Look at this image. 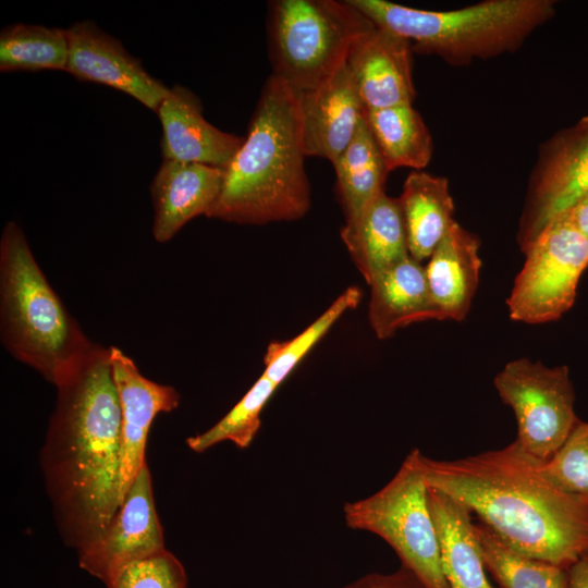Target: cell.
<instances>
[{
	"label": "cell",
	"mask_w": 588,
	"mask_h": 588,
	"mask_svg": "<svg viewBox=\"0 0 588 588\" xmlns=\"http://www.w3.org/2000/svg\"><path fill=\"white\" fill-rule=\"evenodd\" d=\"M54 385L40 466L58 530L79 552L120 507L121 408L109 347L95 343Z\"/></svg>",
	"instance_id": "obj_1"
},
{
	"label": "cell",
	"mask_w": 588,
	"mask_h": 588,
	"mask_svg": "<svg viewBox=\"0 0 588 588\" xmlns=\"http://www.w3.org/2000/svg\"><path fill=\"white\" fill-rule=\"evenodd\" d=\"M542 462L515 441L453 461L421 456L427 486L463 503L510 549L568 568L588 551V504L556 486Z\"/></svg>",
	"instance_id": "obj_2"
},
{
	"label": "cell",
	"mask_w": 588,
	"mask_h": 588,
	"mask_svg": "<svg viewBox=\"0 0 588 588\" xmlns=\"http://www.w3.org/2000/svg\"><path fill=\"white\" fill-rule=\"evenodd\" d=\"M305 157L298 94L271 74L206 217L238 224L303 218L311 204Z\"/></svg>",
	"instance_id": "obj_3"
},
{
	"label": "cell",
	"mask_w": 588,
	"mask_h": 588,
	"mask_svg": "<svg viewBox=\"0 0 588 588\" xmlns=\"http://www.w3.org/2000/svg\"><path fill=\"white\" fill-rule=\"evenodd\" d=\"M0 335L15 359L52 384L95 345L50 285L15 221L5 223L0 238Z\"/></svg>",
	"instance_id": "obj_4"
},
{
	"label": "cell",
	"mask_w": 588,
	"mask_h": 588,
	"mask_svg": "<svg viewBox=\"0 0 588 588\" xmlns=\"http://www.w3.org/2000/svg\"><path fill=\"white\" fill-rule=\"evenodd\" d=\"M376 25L451 65H468L514 52L556 13L552 0H486L449 11L422 10L385 0H350Z\"/></svg>",
	"instance_id": "obj_5"
},
{
	"label": "cell",
	"mask_w": 588,
	"mask_h": 588,
	"mask_svg": "<svg viewBox=\"0 0 588 588\" xmlns=\"http://www.w3.org/2000/svg\"><path fill=\"white\" fill-rule=\"evenodd\" d=\"M375 23L350 0H279L271 4L273 75L297 94L329 79Z\"/></svg>",
	"instance_id": "obj_6"
},
{
	"label": "cell",
	"mask_w": 588,
	"mask_h": 588,
	"mask_svg": "<svg viewBox=\"0 0 588 588\" xmlns=\"http://www.w3.org/2000/svg\"><path fill=\"white\" fill-rule=\"evenodd\" d=\"M421 452L412 450L395 475L373 494L343 506L345 524L382 538L425 588H449L428 505Z\"/></svg>",
	"instance_id": "obj_7"
},
{
	"label": "cell",
	"mask_w": 588,
	"mask_h": 588,
	"mask_svg": "<svg viewBox=\"0 0 588 588\" xmlns=\"http://www.w3.org/2000/svg\"><path fill=\"white\" fill-rule=\"evenodd\" d=\"M523 253L526 259L506 301L510 318L529 324L558 320L573 306L588 268V240L559 216Z\"/></svg>",
	"instance_id": "obj_8"
},
{
	"label": "cell",
	"mask_w": 588,
	"mask_h": 588,
	"mask_svg": "<svg viewBox=\"0 0 588 588\" xmlns=\"http://www.w3.org/2000/svg\"><path fill=\"white\" fill-rule=\"evenodd\" d=\"M493 384L514 412L515 442L532 457L548 461L579 421L568 368L518 358L503 367Z\"/></svg>",
	"instance_id": "obj_9"
},
{
	"label": "cell",
	"mask_w": 588,
	"mask_h": 588,
	"mask_svg": "<svg viewBox=\"0 0 588 588\" xmlns=\"http://www.w3.org/2000/svg\"><path fill=\"white\" fill-rule=\"evenodd\" d=\"M588 195V115L542 144L518 230L524 252L556 217Z\"/></svg>",
	"instance_id": "obj_10"
},
{
	"label": "cell",
	"mask_w": 588,
	"mask_h": 588,
	"mask_svg": "<svg viewBox=\"0 0 588 588\" xmlns=\"http://www.w3.org/2000/svg\"><path fill=\"white\" fill-rule=\"evenodd\" d=\"M164 549L146 462L105 532L78 552V564L106 585L122 567Z\"/></svg>",
	"instance_id": "obj_11"
},
{
	"label": "cell",
	"mask_w": 588,
	"mask_h": 588,
	"mask_svg": "<svg viewBox=\"0 0 588 588\" xmlns=\"http://www.w3.org/2000/svg\"><path fill=\"white\" fill-rule=\"evenodd\" d=\"M69 59L65 72L82 82L118 89L157 112L169 89L151 76L140 60L128 53L119 39L93 21L66 28Z\"/></svg>",
	"instance_id": "obj_12"
},
{
	"label": "cell",
	"mask_w": 588,
	"mask_h": 588,
	"mask_svg": "<svg viewBox=\"0 0 588 588\" xmlns=\"http://www.w3.org/2000/svg\"><path fill=\"white\" fill-rule=\"evenodd\" d=\"M113 381L121 408L120 506L142 466L146 463L148 432L159 413L177 408L181 396L171 385L144 377L134 360L110 346Z\"/></svg>",
	"instance_id": "obj_13"
},
{
	"label": "cell",
	"mask_w": 588,
	"mask_h": 588,
	"mask_svg": "<svg viewBox=\"0 0 588 588\" xmlns=\"http://www.w3.org/2000/svg\"><path fill=\"white\" fill-rule=\"evenodd\" d=\"M305 156L333 163L366 119V107L347 63L314 89L298 94Z\"/></svg>",
	"instance_id": "obj_14"
},
{
	"label": "cell",
	"mask_w": 588,
	"mask_h": 588,
	"mask_svg": "<svg viewBox=\"0 0 588 588\" xmlns=\"http://www.w3.org/2000/svg\"><path fill=\"white\" fill-rule=\"evenodd\" d=\"M162 136V158L225 169L244 138L210 124L203 115L199 98L185 86L169 89L157 110Z\"/></svg>",
	"instance_id": "obj_15"
},
{
	"label": "cell",
	"mask_w": 588,
	"mask_h": 588,
	"mask_svg": "<svg viewBox=\"0 0 588 588\" xmlns=\"http://www.w3.org/2000/svg\"><path fill=\"white\" fill-rule=\"evenodd\" d=\"M412 53L407 40L378 25L356 41L347 65L367 111L413 103Z\"/></svg>",
	"instance_id": "obj_16"
},
{
	"label": "cell",
	"mask_w": 588,
	"mask_h": 588,
	"mask_svg": "<svg viewBox=\"0 0 588 588\" xmlns=\"http://www.w3.org/2000/svg\"><path fill=\"white\" fill-rule=\"evenodd\" d=\"M223 175L220 168L163 159L150 185L155 240L166 243L188 221L206 216L220 194Z\"/></svg>",
	"instance_id": "obj_17"
},
{
	"label": "cell",
	"mask_w": 588,
	"mask_h": 588,
	"mask_svg": "<svg viewBox=\"0 0 588 588\" xmlns=\"http://www.w3.org/2000/svg\"><path fill=\"white\" fill-rule=\"evenodd\" d=\"M480 241L456 221L425 266L428 287L440 320L466 318L479 284Z\"/></svg>",
	"instance_id": "obj_18"
},
{
	"label": "cell",
	"mask_w": 588,
	"mask_h": 588,
	"mask_svg": "<svg viewBox=\"0 0 588 588\" xmlns=\"http://www.w3.org/2000/svg\"><path fill=\"white\" fill-rule=\"evenodd\" d=\"M368 285L369 323L380 340L412 323L440 320L425 267L411 255L377 274Z\"/></svg>",
	"instance_id": "obj_19"
},
{
	"label": "cell",
	"mask_w": 588,
	"mask_h": 588,
	"mask_svg": "<svg viewBox=\"0 0 588 588\" xmlns=\"http://www.w3.org/2000/svg\"><path fill=\"white\" fill-rule=\"evenodd\" d=\"M341 238L367 284L377 274L409 256L399 199L388 196L385 192L355 219L344 222Z\"/></svg>",
	"instance_id": "obj_20"
},
{
	"label": "cell",
	"mask_w": 588,
	"mask_h": 588,
	"mask_svg": "<svg viewBox=\"0 0 588 588\" xmlns=\"http://www.w3.org/2000/svg\"><path fill=\"white\" fill-rule=\"evenodd\" d=\"M427 498L449 588H493L487 578L471 512L463 503L429 486Z\"/></svg>",
	"instance_id": "obj_21"
},
{
	"label": "cell",
	"mask_w": 588,
	"mask_h": 588,
	"mask_svg": "<svg viewBox=\"0 0 588 588\" xmlns=\"http://www.w3.org/2000/svg\"><path fill=\"white\" fill-rule=\"evenodd\" d=\"M407 235L409 255L429 259L455 221L454 201L446 177L413 170L397 197Z\"/></svg>",
	"instance_id": "obj_22"
},
{
	"label": "cell",
	"mask_w": 588,
	"mask_h": 588,
	"mask_svg": "<svg viewBox=\"0 0 588 588\" xmlns=\"http://www.w3.org/2000/svg\"><path fill=\"white\" fill-rule=\"evenodd\" d=\"M366 121L388 171L424 170L433 154L431 134L412 103L366 111Z\"/></svg>",
	"instance_id": "obj_23"
},
{
	"label": "cell",
	"mask_w": 588,
	"mask_h": 588,
	"mask_svg": "<svg viewBox=\"0 0 588 588\" xmlns=\"http://www.w3.org/2000/svg\"><path fill=\"white\" fill-rule=\"evenodd\" d=\"M332 164L339 199L347 222L355 219L384 192L389 173L366 119L353 140Z\"/></svg>",
	"instance_id": "obj_24"
},
{
	"label": "cell",
	"mask_w": 588,
	"mask_h": 588,
	"mask_svg": "<svg viewBox=\"0 0 588 588\" xmlns=\"http://www.w3.org/2000/svg\"><path fill=\"white\" fill-rule=\"evenodd\" d=\"M68 59L66 29L15 23L1 30V72L65 71Z\"/></svg>",
	"instance_id": "obj_25"
},
{
	"label": "cell",
	"mask_w": 588,
	"mask_h": 588,
	"mask_svg": "<svg viewBox=\"0 0 588 588\" xmlns=\"http://www.w3.org/2000/svg\"><path fill=\"white\" fill-rule=\"evenodd\" d=\"M486 569L501 588H569L567 568L519 554L476 524Z\"/></svg>",
	"instance_id": "obj_26"
},
{
	"label": "cell",
	"mask_w": 588,
	"mask_h": 588,
	"mask_svg": "<svg viewBox=\"0 0 588 588\" xmlns=\"http://www.w3.org/2000/svg\"><path fill=\"white\" fill-rule=\"evenodd\" d=\"M360 299L359 287L348 286L299 334L287 341L269 343L264 356L262 375L279 387L331 327L346 311L358 306Z\"/></svg>",
	"instance_id": "obj_27"
},
{
	"label": "cell",
	"mask_w": 588,
	"mask_h": 588,
	"mask_svg": "<svg viewBox=\"0 0 588 588\" xmlns=\"http://www.w3.org/2000/svg\"><path fill=\"white\" fill-rule=\"evenodd\" d=\"M277 389L275 383L261 375L218 422L205 432L187 438V446L196 453L223 441H230L238 449L248 448L261 426L262 409Z\"/></svg>",
	"instance_id": "obj_28"
},
{
	"label": "cell",
	"mask_w": 588,
	"mask_h": 588,
	"mask_svg": "<svg viewBox=\"0 0 588 588\" xmlns=\"http://www.w3.org/2000/svg\"><path fill=\"white\" fill-rule=\"evenodd\" d=\"M542 467L556 486L588 504V422L579 420Z\"/></svg>",
	"instance_id": "obj_29"
},
{
	"label": "cell",
	"mask_w": 588,
	"mask_h": 588,
	"mask_svg": "<svg viewBox=\"0 0 588 588\" xmlns=\"http://www.w3.org/2000/svg\"><path fill=\"white\" fill-rule=\"evenodd\" d=\"M107 588H186L182 563L167 549L119 569Z\"/></svg>",
	"instance_id": "obj_30"
},
{
	"label": "cell",
	"mask_w": 588,
	"mask_h": 588,
	"mask_svg": "<svg viewBox=\"0 0 588 588\" xmlns=\"http://www.w3.org/2000/svg\"><path fill=\"white\" fill-rule=\"evenodd\" d=\"M343 588H425L406 568L400 567L389 574L370 573Z\"/></svg>",
	"instance_id": "obj_31"
},
{
	"label": "cell",
	"mask_w": 588,
	"mask_h": 588,
	"mask_svg": "<svg viewBox=\"0 0 588 588\" xmlns=\"http://www.w3.org/2000/svg\"><path fill=\"white\" fill-rule=\"evenodd\" d=\"M588 240V195L561 215Z\"/></svg>",
	"instance_id": "obj_32"
},
{
	"label": "cell",
	"mask_w": 588,
	"mask_h": 588,
	"mask_svg": "<svg viewBox=\"0 0 588 588\" xmlns=\"http://www.w3.org/2000/svg\"><path fill=\"white\" fill-rule=\"evenodd\" d=\"M567 573L569 588H588V551L567 568Z\"/></svg>",
	"instance_id": "obj_33"
}]
</instances>
